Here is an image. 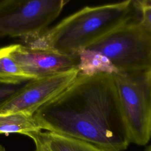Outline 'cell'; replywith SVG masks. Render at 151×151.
Masks as SVG:
<instances>
[{
	"instance_id": "1",
	"label": "cell",
	"mask_w": 151,
	"mask_h": 151,
	"mask_svg": "<svg viewBox=\"0 0 151 151\" xmlns=\"http://www.w3.org/2000/svg\"><path fill=\"white\" fill-rule=\"evenodd\" d=\"M34 117L42 130L110 151H123L130 143L113 75L78 74Z\"/></svg>"
},
{
	"instance_id": "2",
	"label": "cell",
	"mask_w": 151,
	"mask_h": 151,
	"mask_svg": "<svg viewBox=\"0 0 151 151\" xmlns=\"http://www.w3.org/2000/svg\"><path fill=\"white\" fill-rule=\"evenodd\" d=\"M137 17L133 0L86 6L42 34L22 39L25 45L31 48L76 55Z\"/></svg>"
},
{
	"instance_id": "3",
	"label": "cell",
	"mask_w": 151,
	"mask_h": 151,
	"mask_svg": "<svg viewBox=\"0 0 151 151\" xmlns=\"http://www.w3.org/2000/svg\"><path fill=\"white\" fill-rule=\"evenodd\" d=\"M129 143L151 139V68L113 75Z\"/></svg>"
},
{
	"instance_id": "4",
	"label": "cell",
	"mask_w": 151,
	"mask_h": 151,
	"mask_svg": "<svg viewBox=\"0 0 151 151\" xmlns=\"http://www.w3.org/2000/svg\"><path fill=\"white\" fill-rule=\"evenodd\" d=\"M87 48L104 55L119 73L151 68V35L140 25L137 17Z\"/></svg>"
},
{
	"instance_id": "5",
	"label": "cell",
	"mask_w": 151,
	"mask_h": 151,
	"mask_svg": "<svg viewBox=\"0 0 151 151\" xmlns=\"http://www.w3.org/2000/svg\"><path fill=\"white\" fill-rule=\"evenodd\" d=\"M68 2L65 0H3L0 4V38H25L42 34Z\"/></svg>"
},
{
	"instance_id": "6",
	"label": "cell",
	"mask_w": 151,
	"mask_h": 151,
	"mask_svg": "<svg viewBox=\"0 0 151 151\" xmlns=\"http://www.w3.org/2000/svg\"><path fill=\"white\" fill-rule=\"evenodd\" d=\"M79 74L77 68L29 80L19 91L0 105V115L15 113L34 114L41 107L66 89Z\"/></svg>"
},
{
	"instance_id": "7",
	"label": "cell",
	"mask_w": 151,
	"mask_h": 151,
	"mask_svg": "<svg viewBox=\"0 0 151 151\" xmlns=\"http://www.w3.org/2000/svg\"><path fill=\"white\" fill-rule=\"evenodd\" d=\"M10 56L32 80L77 68L79 62L78 55L34 49L21 44H12Z\"/></svg>"
},
{
	"instance_id": "8",
	"label": "cell",
	"mask_w": 151,
	"mask_h": 151,
	"mask_svg": "<svg viewBox=\"0 0 151 151\" xmlns=\"http://www.w3.org/2000/svg\"><path fill=\"white\" fill-rule=\"evenodd\" d=\"M79 74L93 75L106 73L114 75L119 73L111 61L102 54L90 49L86 48L78 53Z\"/></svg>"
},
{
	"instance_id": "9",
	"label": "cell",
	"mask_w": 151,
	"mask_h": 151,
	"mask_svg": "<svg viewBox=\"0 0 151 151\" xmlns=\"http://www.w3.org/2000/svg\"><path fill=\"white\" fill-rule=\"evenodd\" d=\"M51 151H110L93 144L51 132H34Z\"/></svg>"
},
{
	"instance_id": "10",
	"label": "cell",
	"mask_w": 151,
	"mask_h": 151,
	"mask_svg": "<svg viewBox=\"0 0 151 151\" xmlns=\"http://www.w3.org/2000/svg\"><path fill=\"white\" fill-rule=\"evenodd\" d=\"M41 130L34 114L15 113L0 115V134L19 133L25 135L28 132H39Z\"/></svg>"
},
{
	"instance_id": "11",
	"label": "cell",
	"mask_w": 151,
	"mask_h": 151,
	"mask_svg": "<svg viewBox=\"0 0 151 151\" xmlns=\"http://www.w3.org/2000/svg\"><path fill=\"white\" fill-rule=\"evenodd\" d=\"M12 48V45L0 47V83L18 84L32 80L10 56Z\"/></svg>"
},
{
	"instance_id": "12",
	"label": "cell",
	"mask_w": 151,
	"mask_h": 151,
	"mask_svg": "<svg viewBox=\"0 0 151 151\" xmlns=\"http://www.w3.org/2000/svg\"><path fill=\"white\" fill-rule=\"evenodd\" d=\"M134 5L140 25L151 35V0H136Z\"/></svg>"
},
{
	"instance_id": "13",
	"label": "cell",
	"mask_w": 151,
	"mask_h": 151,
	"mask_svg": "<svg viewBox=\"0 0 151 151\" xmlns=\"http://www.w3.org/2000/svg\"><path fill=\"white\" fill-rule=\"evenodd\" d=\"M29 81L18 84L0 83V105L19 91Z\"/></svg>"
},
{
	"instance_id": "14",
	"label": "cell",
	"mask_w": 151,
	"mask_h": 151,
	"mask_svg": "<svg viewBox=\"0 0 151 151\" xmlns=\"http://www.w3.org/2000/svg\"><path fill=\"white\" fill-rule=\"evenodd\" d=\"M31 138L34 142L36 150L38 151H51L45 143H44L40 138H39L34 132H28L25 134Z\"/></svg>"
},
{
	"instance_id": "15",
	"label": "cell",
	"mask_w": 151,
	"mask_h": 151,
	"mask_svg": "<svg viewBox=\"0 0 151 151\" xmlns=\"http://www.w3.org/2000/svg\"><path fill=\"white\" fill-rule=\"evenodd\" d=\"M0 151H6V149L1 144H0Z\"/></svg>"
},
{
	"instance_id": "16",
	"label": "cell",
	"mask_w": 151,
	"mask_h": 151,
	"mask_svg": "<svg viewBox=\"0 0 151 151\" xmlns=\"http://www.w3.org/2000/svg\"><path fill=\"white\" fill-rule=\"evenodd\" d=\"M144 151H151V145H150L148 147H147Z\"/></svg>"
},
{
	"instance_id": "17",
	"label": "cell",
	"mask_w": 151,
	"mask_h": 151,
	"mask_svg": "<svg viewBox=\"0 0 151 151\" xmlns=\"http://www.w3.org/2000/svg\"><path fill=\"white\" fill-rule=\"evenodd\" d=\"M2 1H3V0H0V4H1V3L2 2Z\"/></svg>"
},
{
	"instance_id": "18",
	"label": "cell",
	"mask_w": 151,
	"mask_h": 151,
	"mask_svg": "<svg viewBox=\"0 0 151 151\" xmlns=\"http://www.w3.org/2000/svg\"><path fill=\"white\" fill-rule=\"evenodd\" d=\"M35 151H38V150H35Z\"/></svg>"
}]
</instances>
